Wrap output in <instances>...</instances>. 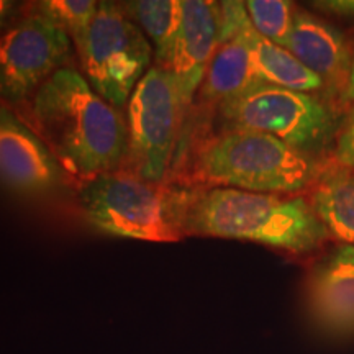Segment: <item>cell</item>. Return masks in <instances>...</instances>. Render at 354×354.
Here are the masks:
<instances>
[{
  "label": "cell",
  "mask_w": 354,
  "mask_h": 354,
  "mask_svg": "<svg viewBox=\"0 0 354 354\" xmlns=\"http://www.w3.org/2000/svg\"><path fill=\"white\" fill-rule=\"evenodd\" d=\"M323 162L266 133L223 130L198 148L194 172L215 187L292 196L310 190Z\"/></svg>",
  "instance_id": "obj_3"
},
{
  "label": "cell",
  "mask_w": 354,
  "mask_h": 354,
  "mask_svg": "<svg viewBox=\"0 0 354 354\" xmlns=\"http://www.w3.org/2000/svg\"><path fill=\"white\" fill-rule=\"evenodd\" d=\"M81 207L88 223L112 236L174 243L183 228L184 190H167L133 172H107L87 180Z\"/></svg>",
  "instance_id": "obj_5"
},
{
  "label": "cell",
  "mask_w": 354,
  "mask_h": 354,
  "mask_svg": "<svg viewBox=\"0 0 354 354\" xmlns=\"http://www.w3.org/2000/svg\"><path fill=\"white\" fill-rule=\"evenodd\" d=\"M73 41L59 26L30 10L0 37V97L20 104L69 59Z\"/></svg>",
  "instance_id": "obj_8"
},
{
  "label": "cell",
  "mask_w": 354,
  "mask_h": 354,
  "mask_svg": "<svg viewBox=\"0 0 354 354\" xmlns=\"http://www.w3.org/2000/svg\"><path fill=\"white\" fill-rule=\"evenodd\" d=\"M44 143L71 172L91 180L115 172L128 154V127L87 79L63 68L33 97Z\"/></svg>",
  "instance_id": "obj_1"
},
{
  "label": "cell",
  "mask_w": 354,
  "mask_h": 354,
  "mask_svg": "<svg viewBox=\"0 0 354 354\" xmlns=\"http://www.w3.org/2000/svg\"><path fill=\"white\" fill-rule=\"evenodd\" d=\"M26 12L24 3L12 0H0V37Z\"/></svg>",
  "instance_id": "obj_20"
},
{
  "label": "cell",
  "mask_w": 354,
  "mask_h": 354,
  "mask_svg": "<svg viewBox=\"0 0 354 354\" xmlns=\"http://www.w3.org/2000/svg\"><path fill=\"white\" fill-rule=\"evenodd\" d=\"M286 50L325 82L330 95L344 99L351 79L354 50L336 26L304 8H295Z\"/></svg>",
  "instance_id": "obj_11"
},
{
  "label": "cell",
  "mask_w": 354,
  "mask_h": 354,
  "mask_svg": "<svg viewBox=\"0 0 354 354\" xmlns=\"http://www.w3.org/2000/svg\"><path fill=\"white\" fill-rule=\"evenodd\" d=\"M308 202L330 238L354 246V174L330 159L310 187Z\"/></svg>",
  "instance_id": "obj_14"
},
{
  "label": "cell",
  "mask_w": 354,
  "mask_h": 354,
  "mask_svg": "<svg viewBox=\"0 0 354 354\" xmlns=\"http://www.w3.org/2000/svg\"><path fill=\"white\" fill-rule=\"evenodd\" d=\"M331 161L354 174V102L342 115L331 146Z\"/></svg>",
  "instance_id": "obj_19"
},
{
  "label": "cell",
  "mask_w": 354,
  "mask_h": 354,
  "mask_svg": "<svg viewBox=\"0 0 354 354\" xmlns=\"http://www.w3.org/2000/svg\"><path fill=\"white\" fill-rule=\"evenodd\" d=\"M344 100L354 102V63H353L351 79H349V86H348V91H346V95H344Z\"/></svg>",
  "instance_id": "obj_22"
},
{
  "label": "cell",
  "mask_w": 354,
  "mask_h": 354,
  "mask_svg": "<svg viewBox=\"0 0 354 354\" xmlns=\"http://www.w3.org/2000/svg\"><path fill=\"white\" fill-rule=\"evenodd\" d=\"M185 104L171 69L153 66L128 100V162L146 183L165 179L174 156Z\"/></svg>",
  "instance_id": "obj_6"
},
{
  "label": "cell",
  "mask_w": 354,
  "mask_h": 354,
  "mask_svg": "<svg viewBox=\"0 0 354 354\" xmlns=\"http://www.w3.org/2000/svg\"><path fill=\"white\" fill-rule=\"evenodd\" d=\"M77 55L91 87L110 105L123 107L151 69L153 48L125 8L99 2L94 24Z\"/></svg>",
  "instance_id": "obj_7"
},
{
  "label": "cell",
  "mask_w": 354,
  "mask_h": 354,
  "mask_svg": "<svg viewBox=\"0 0 354 354\" xmlns=\"http://www.w3.org/2000/svg\"><path fill=\"white\" fill-rule=\"evenodd\" d=\"M184 234L253 241L289 253H310L330 234L307 197L230 187L184 190Z\"/></svg>",
  "instance_id": "obj_2"
},
{
  "label": "cell",
  "mask_w": 354,
  "mask_h": 354,
  "mask_svg": "<svg viewBox=\"0 0 354 354\" xmlns=\"http://www.w3.org/2000/svg\"><path fill=\"white\" fill-rule=\"evenodd\" d=\"M307 307L313 322L331 335H354V246L335 248L307 279Z\"/></svg>",
  "instance_id": "obj_12"
},
{
  "label": "cell",
  "mask_w": 354,
  "mask_h": 354,
  "mask_svg": "<svg viewBox=\"0 0 354 354\" xmlns=\"http://www.w3.org/2000/svg\"><path fill=\"white\" fill-rule=\"evenodd\" d=\"M220 41L201 87L203 102L220 105L251 88L264 86L250 48L251 24L245 2H218Z\"/></svg>",
  "instance_id": "obj_9"
},
{
  "label": "cell",
  "mask_w": 354,
  "mask_h": 354,
  "mask_svg": "<svg viewBox=\"0 0 354 354\" xmlns=\"http://www.w3.org/2000/svg\"><path fill=\"white\" fill-rule=\"evenodd\" d=\"M313 6L336 17L354 19V0H326V2H315Z\"/></svg>",
  "instance_id": "obj_21"
},
{
  "label": "cell",
  "mask_w": 354,
  "mask_h": 354,
  "mask_svg": "<svg viewBox=\"0 0 354 354\" xmlns=\"http://www.w3.org/2000/svg\"><path fill=\"white\" fill-rule=\"evenodd\" d=\"M223 130H246L271 135L308 156L323 159L331 151L342 115L333 99L322 94L271 86L254 87L216 105Z\"/></svg>",
  "instance_id": "obj_4"
},
{
  "label": "cell",
  "mask_w": 354,
  "mask_h": 354,
  "mask_svg": "<svg viewBox=\"0 0 354 354\" xmlns=\"http://www.w3.org/2000/svg\"><path fill=\"white\" fill-rule=\"evenodd\" d=\"M123 8L153 41L156 66L171 69L183 26V0H136Z\"/></svg>",
  "instance_id": "obj_16"
},
{
  "label": "cell",
  "mask_w": 354,
  "mask_h": 354,
  "mask_svg": "<svg viewBox=\"0 0 354 354\" xmlns=\"http://www.w3.org/2000/svg\"><path fill=\"white\" fill-rule=\"evenodd\" d=\"M30 10L59 26L73 41L76 51L86 43L88 30L99 10L95 0H43L35 2Z\"/></svg>",
  "instance_id": "obj_17"
},
{
  "label": "cell",
  "mask_w": 354,
  "mask_h": 354,
  "mask_svg": "<svg viewBox=\"0 0 354 354\" xmlns=\"http://www.w3.org/2000/svg\"><path fill=\"white\" fill-rule=\"evenodd\" d=\"M248 38L254 69L266 84L307 94H328L325 82L286 48L261 37L254 26H251Z\"/></svg>",
  "instance_id": "obj_15"
},
{
  "label": "cell",
  "mask_w": 354,
  "mask_h": 354,
  "mask_svg": "<svg viewBox=\"0 0 354 354\" xmlns=\"http://www.w3.org/2000/svg\"><path fill=\"white\" fill-rule=\"evenodd\" d=\"M59 161L32 128L0 107V184L25 196H46L61 184Z\"/></svg>",
  "instance_id": "obj_10"
},
{
  "label": "cell",
  "mask_w": 354,
  "mask_h": 354,
  "mask_svg": "<svg viewBox=\"0 0 354 354\" xmlns=\"http://www.w3.org/2000/svg\"><path fill=\"white\" fill-rule=\"evenodd\" d=\"M245 6L256 32L277 46L286 48L297 7L286 0H248Z\"/></svg>",
  "instance_id": "obj_18"
},
{
  "label": "cell",
  "mask_w": 354,
  "mask_h": 354,
  "mask_svg": "<svg viewBox=\"0 0 354 354\" xmlns=\"http://www.w3.org/2000/svg\"><path fill=\"white\" fill-rule=\"evenodd\" d=\"M183 26L171 71L179 81L185 104L201 91L220 41L218 2L183 0Z\"/></svg>",
  "instance_id": "obj_13"
}]
</instances>
